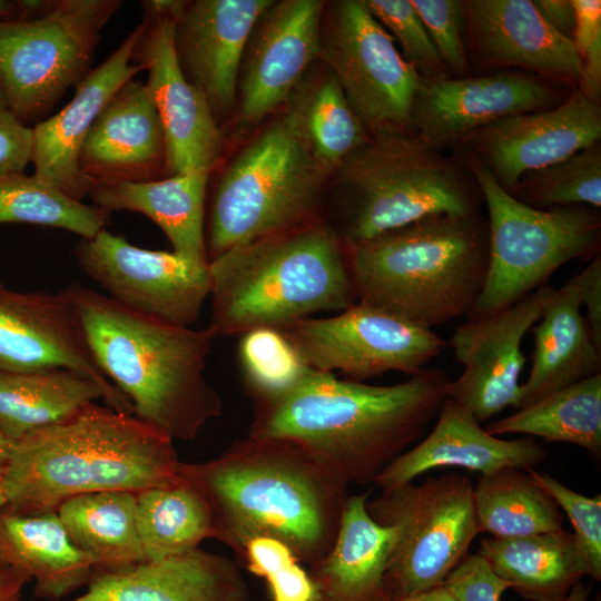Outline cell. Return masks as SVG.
<instances>
[{
    "mask_svg": "<svg viewBox=\"0 0 601 601\" xmlns=\"http://www.w3.org/2000/svg\"><path fill=\"white\" fill-rule=\"evenodd\" d=\"M179 474L206 499L216 540L239 558L256 536L275 538L309 568L331 550L349 484L327 463L287 439L250 436Z\"/></svg>",
    "mask_w": 601,
    "mask_h": 601,
    "instance_id": "cell-1",
    "label": "cell"
},
{
    "mask_svg": "<svg viewBox=\"0 0 601 601\" xmlns=\"http://www.w3.org/2000/svg\"><path fill=\"white\" fill-rule=\"evenodd\" d=\"M450 382L441 368L425 367L393 385L311 368L286 393L253 402L248 435L292 440L349 485L373 483L436 418Z\"/></svg>",
    "mask_w": 601,
    "mask_h": 601,
    "instance_id": "cell-2",
    "label": "cell"
},
{
    "mask_svg": "<svg viewBox=\"0 0 601 601\" xmlns=\"http://www.w3.org/2000/svg\"><path fill=\"white\" fill-rule=\"evenodd\" d=\"M63 290L93 359L138 420L174 441H190L221 416V397L205 375L216 338L208 327L159 319L79 283Z\"/></svg>",
    "mask_w": 601,
    "mask_h": 601,
    "instance_id": "cell-3",
    "label": "cell"
},
{
    "mask_svg": "<svg viewBox=\"0 0 601 601\" xmlns=\"http://www.w3.org/2000/svg\"><path fill=\"white\" fill-rule=\"evenodd\" d=\"M174 442L132 414L92 402L11 442L0 475L3 509L40 513L82 494L168 484L181 462Z\"/></svg>",
    "mask_w": 601,
    "mask_h": 601,
    "instance_id": "cell-4",
    "label": "cell"
},
{
    "mask_svg": "<svg viewBox=\"0 0 601 601\" xmlns=\"http://www.w3.org/2000/svg\"><path fill=\"white\" fill-rule=\"evenodd\" d=\"M214 336L283 329L357 299L346 247L318 217L288 230L229 248L209 260Z\"/></svg>",
    "mask_w": 601,
    "mask_h": 601,
    "instance_id": "cell-5",
    "label": "cell"
},
{
    "mask_svg": "<svg viewBox=\"0 0 601 601\" xmlns=\"http://www.w3.org/2000/svg\"><path fill=\"white\" fill-rule=\"evenodd\" d=\"M481 211L437 214L346 247L357 302L432 329L467 316L489 267Z\"/></svg>",
    "mask_w": 601,
    "mask_h": 601,
    "instance_id": "cell-6",
    "label": "cell"
},
{
    "mask_svg": "<svg viewBox=\"0 0 601 601\" xmlns=\"http://www.w3.org/2000/svg\"><path fill=\"white\" fill-rule=\"evenodd\" d=\"M333 174V228L345 247L427 216L479 213L484 204L463 160L412 131L371 137Z\"/></svg>",
    "mask_w": 601,
    "mask_h": 601,
    "instance_id": "cell-7",
    "label": "cell"
},
{
    "mask_svg": "<svg viewBox=\"0 0 601 601\" xmlns=\"http://www.w3.org/2000/svg\"><path fill=\"white\" fill-rule=\"evenodd\" d=\"M331 174L288 108L218 178L205 220L208 262L317 218Z\"/></svg>",
    "mask_w": 601,
    "mask_h": 601,
    "instance_id": "cell-8",
    "label": "cell"
},
{
    "mask_svg": "<svg viewBox=\"0 0 601 601\" xmlns=\"http://www.w3.org/2000/svg\"><path fill=\"white\" fill-rule=\"evenodd\" d=\"M452 151L475 178L487 209V274L466 319L489 317L546 286L568 262L600 255V210L588 206L532 208L501 188L472 156Z\"/></svg>",
    "mask_w": 601,
    "mask_h": 601,
    "instance_id": "cell-9",
    "label": "cell"
},
{
    "mask_svg": "<svg viewBox=\"0 0 601 601\" xmlns=\"http://www.w3.org/2000/svg\"><path fill=\"white\" fill-rule=\"evenodd\" d=\"M370 516L395 529L384 574L386 601H403L441 585L470 554L479 534L474 486L459 473L406 483L366 502Z\"/></svg>",
    "mask_w": 601,
    "mask_h": 601,
    "instance_id": "cell-10",
    "label": "cell"
},
{
    "mask_svg": "<svg viewBox=\"0 0 601 601\" xmlns=\"http://www.w3.org/2000/svg\"><path fill=\"white\" fill-rule=\"evenodd\" d=\"M119 0H57L37 20L0 22V88L26 126L39 122L88 75L100 30Z\"/></svg>",
    "mask_w": 601,
    "mask_h": 601,
    "instance_id": "cell-11",
    "label": "cell"
},
{
    "mask_svg": "<svg viewBox=\"0 0 601 601\" xmlns=\"http://www.w3.org/2000/svg\"><path fill=\"white\" fill-rule=\"evenodd\" d=\"M319 59L370 137L411 131L421 78L365 0L329 4L322 22Z\"/></svg>",
    "mask_w": 601,
    "mask_h": 601,
    "instance_id": "cell-12",
    "label": "cell"
},
{
    "mask_svg": "<svg viewBox=\"0 0 601 601\" xmlns=\"http://www.w3.org/2000/svg\"><path fill=\"white\" fill-rule=\"evenodd\" d=\"M279 331L308 367L358 382L387 372L413 375L449 346L432 329L361 302Z\"/></svg>",
    "mask_w": 601,
    "mask_h": 601,
    "instance_id": "cell-13",
    "label": "cell"
},
{
    "mask_svg": "<svg viewBox=\"0 0 601 601\" xmlns=\"http://www.w3.org/2000/svg\"><path fill=\"white\" fill-rule=\"evenodd\" d=\"M141 35L131 61L147 70L166 145V176L210 175L224 138L206 96L185 77L175 48V21L184 1H142Z\"/></svg>",
    "mask_w": 601,
    "mask_h": 601,
    "instance_id": "cell-14",
    "label": "cell"
},
{
    "mask_svg": "<svg viewBox=\"0 0 601 601\" xmlns=\"http://www.w3.org/2000/svg\"><path fill=\"white\" fill-rule=\"evenodd\" d=\"M73 256L83 273L108 292L107 296L173 324L196 323L209 297V263L140 248L106 228L79 240Z\"/></svg>",
    "mask_w": 601,
    "mask_h": 601,
    "instance_id": "cell-15",
    "label": "cell"
},
{
    "mask_svg": "<svg viewBox=\"0 0 601 601\" xmlns=\"http://www.w3.org/2000/svg\"><path fill=\"white\" fill-rule=\"evenodd\" d=\"M573 89L519 70L421 79L411 110V131L435 149L454 150L476 129L509 116L551 109Z\"/></svg>",
    "mask_w": 601,
    "mask_h": 601,
    "instance_id": "cell-16",
    "label": "cell"
},
{
    "mask_svg": "<svg viewBox=\"0 0 601 601\" xmlns=\"http://www.w3.org/2000/svg\"><path fill=\"white\" fill-rule=\"evenodd\" d=\"M554 289L541 287L489 317L466 319L453 331L447 344L463 372L450 382L447 397L480 423L509 406L520 408V376L526 362L521 344Z\"/></svg>",
    "mask_w": 601,
    "mask_h": 601,
    "instance_id": "cell-17",
    "label": "cell"
},
{
    "mask_svg": "<svg viewBox=\"0 0 601 601\" xmlns=\"http://www.w3.org/2000/svg\"><path fill=\"white\" fill-rule=\"evenodd\" d=\"M67 368L95 382L105 405L132 414L129 400L105 376L66 295L19 292L0 283V373Z\"/></svg>",
    "mask_w": 601,
    "mask_h": 601,
    "instance_id": "cell-18",
    "label": "cell"
},
{
    "mask_svg": "<svg viewBox=\"0 0 601 601\" xmlns=\"http://www.w3.org/2000/svg\"><path fill=\"white\" fill-rule=\"evenodd\" d=\"M601 139V102L578 88L560 105L509 116L469 135L454 150L472 156L506 193L525 173L536 170Z\"/></svg>",
    "mask_w": 601,
    "mask_h": 601,
    "instance_id": "cell-19",
    "label": "cell"
},
{
    "mask_svg": "<svg viewBox=\"0 0 601 601\" xmlns=\"http://www.w3.org/2000/svg\"><path fill=\"white\" fill-rule=\"evenodd\" d=\"M322 0L272 1L258 18L240 65L239 117L258 124L273 114L300 85L319 59Z\"/></svg>",
    "mask_w": 601,
    "mask_h": 601,
    "instance_id": "cell-20",
    "label": "cell"
},
{
    "mask_svg": "<svg viewBox=\"0 0 601 601\" xmlns=\"http://www.w3.org/2000/svg\"><path fill=\"white\" fill-rule=\"evenodd\" d=\"M472 70H519L578 87L581 63L572 40L555 32L531 0H462Z\"/></svg>",
    "mask_w": 601,
    "mask_h": 601,
    "instance_id": "cell-21",
    "label": "cell"
},
{
    "mask_svg": "<svg viewBox=\"0 0 601 601\" xmlns=\"http://www.w3.org/2000/svg\"><path fill=\"white\" fill-rule=\"evenodd\" d=\"M272 1H184L175 21L177 58L188 81L208 99L216 120L236 105L248 39Z\"/></svg>",
    "mask_w": 601,
    "mask_h": 601,
    "instance_id": "cell-22",
    "label": "cell"
},
{
    "mask_svg": "<svg viewBox=\"0 0 601 601\" xmlns=\"http://www.w3.org/2000/svg\"><path fill=\"white\" fill-rule=\"evenodd\" d=\"M78 166L93 187L167 177L164 131L146 83L131 79L110 98L82 142Z\"/></svg>",
    "mask_w": 601,
    "mask_h": 601,
    "instance_id": "cell-23",
    "label": "cell"
},
{
    "mask_svg": "<svg viewBox=\"0 0 601 601\" xmlns=\"http://www.w3.org/2000/svg\"><path fill=\"white\" fill-rule=\"evenodd\" d=\"M141 30L140 22L76 86L72 98L62 109L32 127L35 176L76 200L82 201L93 188L78 166L88 131L116 91L142 70L131 61Z\"/></svg>",
    "mask_w": 601,
    "mask_h": 601,
    "instance_id": "cell-24",
    "label": "cell"
},
{
    "mask_svg": "<svg viewBox=\"0 0 601 601\" xmlns=\"http://www.w3.org/2000/svg\"><path fill=\"white\" fill-rule=\"evenodd\" d=\"M545 456L546 450L531 437L503 440L487 433L446 397L428 435L387 464L373 483L387 492L435 467L456 466L489 475L508 467L534 469Z\"/></svg>",
    "mask_w": 601,
    "mask_h": 601,
    "instance_id": "cell-25",
    "label": "cell"
},
{
    "mask_svg": "<svg viewBox=\"0 0 601 601\" xmlns=\"http://www.w3.org/2000/svg\"><path fill=\"white\" fill-rule=\"evenodd\" d=\"M236 562L199 548L114 571H93L87 590L68 601H249Z\"/></svg>",
    "mask_w": 601,
    "mask_h": 601,
    "instance_id": "cell-26",
    "label": "cell"
},
{
    "mask_svg": "<svg viewBox=\"0 0 601 601\" xmlns=\"http://www.w3.org/2000/svg\"><path fill=\"white\" fill-rule=\"evenodd\" d=\"M530 332L534 346L528 380L521 384L520 408L601 373V349L581 313L574 275L554 289Z\"/></svg>",
    "mask_w": 601,
    "mask_h": 601,
    "instance_id": "cell-27",
    "label": "cell"
},
{
    "mask_svg": "<svg viewBox=\"0 0 601 601\" xmlns=\"http://www.w3.org/2000/svg\"><path fill=\"white\" fill-rule=\"evenodd\" d=\"M368 497L370 491L347 497L333 546L311 566L322 601H386L384 574L395 529L370 516Z\"/></svg>",
    "mask_w": 601,
    "mask_h": 601,
    "instance_id": "cell-28",
    "label": "cell"
},
{
    "mask_svg": "<svg viewBox=\"0 0 601 601\" xmlns=\"http://www.w3.org/2000/svg\"><path fill=\"white\" fill-rule=\"evenodd\" d=\"M0 564L35 580V594L58 601L87 587L93 565L71 542L56 510L16 514L0 510Z\"/></svg>",
    "mask_w": 601,
    "mask_h": 601,
    "instance_id": "cell-29",
    "label": "cell"
},
{
    "mask_svg": "<svg viewBox=\"0 0 601 601\" xmlns=\"http://www.w3.org/2000/svg\"><path fill=\"white\" fill-rule=\"evenodd\" d=\"M209 175H171L146 183L95 186L93 205L110 213L136 211L151 219L165 234L173 253L208 264L205 239V203Z\"/></svg>",
    "mask_w": 601,
    "mask_h": 601,
    "instance_id": "cell-30",
    "label": "cell"
},
{
    "mask_svg": "<svg viewBox=\"0 0 601 601\" xmlns=\"http://www.w3.org/2000/svg\"><path fill=\"white\" fill-rule=\"evenodd\" d=\"M477 554L529 601H562L590 574L573 533L563 529L521 538H484Z\"/></svg>",
    "mask_w": 601,
    "mask_h": 601,
    "instance_id": "cell-31",
    "label": "cell"
},
{
    "mask_svg": "<svg viewBox=\"0 0 601 601\" xmlns=\"http://www.w3.org/2000/svg\"><path fill=\"white\" fill-rule=\"evenodd\" d=\"M137 493L106 491L63 501L57 515L71 542L95 571H114L145 561L136 521Z\"/></svg>",
    "mask_w": 601,
    "mask_h": 601,
    "instance_id": "cell-32",
    "label": "cell"
},
{
    "mask_svg": "<svg viewBox=\"0 0 601 601\" xmlns=\"http://www.w3.org/2000/svg\"><path fill=\"white\" fill-rule=\"evenodd\" d=\"M99 398L105 401L102 390L72 370L0 373V432L17 441Z\"/></svg>",
    "mask_w": 601,
    "mask_h": 601,
    "instance_id": "cell-33",
    "label": "cell"
},
{
    "mask_svg": "<svg viewBox=\"0 0 601 601\" xmlns=\"http://www.w3.org/2000/svg\"><path fill=\"white\" fill-rule=\"evenodd\" d=\"M136 521L145 561L184 554L216 538L206 499L180 474L168 484L137 493Z\"/></svg>",
    "mask_w": 601,
    "mask_h": 601,
    "instance_id": "cell-34",
    "label": "cell"
},
{
    "mask_svg": "<svg viewBox=\"0 0 601 601\" xmlns=\"http://www.w3.org/2000/svg\"><path fill=\"white\" fill-rule=\"evenodd\" d=\"M492 435L520 433L601 453V373L490 423Z\"/></svg>",
    "mask_w": 601,
    "mask_h": 601,
    "instance_id": "cell-35",
    "label": "cell"
},
{
    "mask_svg": "<svg viewBox=\"0 0 601 601\" xmlns=\"http://www.w3.org/2000/svg\"><path fill=\"white\" fill-rule=\"evenodd\" d=\"M479 533L493 538H521L563 529L555 501L526 470L508 467L482 475L474 486Z\"/></svg>",
    "mask_w": 601,
    "mask_h": 601,
    "instance_id": "cell-36",
    "label": "cell"
},
{
    "mask_svg": "<svg viewBox=\"0 0 601 601\" xmlns=\"http://www.w3.org/2000/svg\"><path fill=\"white\" fill-rule=\"evenodd\" d=\"M288 102L314 151L332 174L371 138L328 69L309 86L297 88Z\"/></svg>",
    "mask_w": 601,
    "mask_h": 601,
    "instance_id": "cell-37",
    "label": "cell"
},
{
    "mask_svg": "<svg viewBox=\"0 0 601 601\" xmlns=\"http://www.w3.org/2000/svg\"><path fill=\"white\" fill-rule=\"evenodd\" d=\"M109 214L68 196L37 176L0 177V224L24 223L61 228L90 239L105 228Z\"/></svg>",
    "mask_w": 601,
    "mask_h": 601,
    "instance_id": "cell-38",
    "label": "cell"
},
{
    "mask_svg": "<svg viewBox=\"0 0 601 601\" xmlns=\"http://www.w3.org/2000/svg\"><path fill=\"white\" fill-rule=\"evenodd\" d=\"M509 194L536 209L588 206L600 210L601 142L525 173Z\"/></svg>",
    "mask_w": 601,
    "mask_h": 601,
    "instance_id": "cell-39",
    "label": "cell"
},
{
    "mask_svg": "<svg viewBox=\"0 0 601 601\" xmlns=\"http://www.w3.org/2000/svg\"><path fill=\"white\" fill-rule=\"evenodd\" d=\"M237 356L245 390L253 402L286 393L311 370L284 333L275 328L242 334Z\"/></svg>",
    "mask_w": 601,
    "mask_h": 601,
    "instance_id": "cell-40",
    "label": "cell"
},
{
    "mask_svg": "<svg viewBox=\"0 0 601 601\" xmlns=\"http://www.w3.org/2000/svg\"><path fill=\"white\" fill-rule=\"evenodd\" d=\"M238 559L266 581L273 601H322L311 573L284 542L270 536L253 538Z\"/></svg>",
    "mask_w": 601,
    "mask_h": 601,
    "instance_id": "cell-41",
    "label": "cell"
},
{
    "mask_svg": "<svg viewBox=\"0 0 601 601\" xmlns=\"http://www.w3.org/2000/svg\"><path fill=\"white\" fill-rule=\"evenodd\" d=\"M371 13L397 42L422 80L450 78L411 0H365Z\"/></svg>",
    "mask_w": 601,
    "mask_h": 601,
    "instance_id": "cell-42",
    "label": "cell"
},
{
    "mask_svg": "<svg viewBox=\"0 0 601 601\" xmlns=\"http://www.w3.org/2000/svg\"><path fill=\"white\" fill-rule=\"evenodd\" d=\"M569 516L573 535L589 568V577L601 580V495L589 497L534 469L526 470Z\"/></svg>",
    "mask_w": 601,
    "mask_h": 601,
    "instance_id": "cell-43",
    "label": "cell"
},
{
    "mask_svg": "<svg viewBox=\"0 0 601 601\" xmlns=\"http://www.w3.org/2000/svg\"><path fill=\"white\" fill-rule=\"evenodd\" d=\"M451 78L473 75L465 40L462 0H411Z\"/></svg>",
    "mask_w": 601,
    "mask_h": 601,
    "instance_id": "cell-44",
    "label": "cell"
},
{
    "mask_svg": "<svg viewBox=\"0 0 601 601\" xmlns=\"http://www.w3.org/2000/svg\"><path fill=\"white\" fill-rule=\"evenodd\" d=\"M575 27L572 42L581 63L578 89L601 102V1L572 0Z\"/></svg>",
    "mask_w": 601,
    "mask_h": 601,
    "instance_id": "cell-45",
    "label": "cell"
},
{
    "mask_svg": "<svg viewBox=\"0 0 601 601\" xmlns=\"http://www.w3.org/2000/svg\"><path fill=\"white\" fill-rule=\"evenodd\" d=\"M442 584L459 601H501L503 592L512 588L477 553L469 554Z\"/></svg>",
    "mask_w": 601,
    "mask_h": 601,
    "instance_id": "cell-46",
    "label": "cell"
},
{
    "mask_svg": "<svg viewBox=\"0 0 601 601\" xmlns=\"http://www.w3.org/2000/svg\"><path fill=\"white\" fill-rule=\"evenodd\" d=\"M33 129L9 109H0V177L23 173L31 162Z\"/></svg>",
    "mask_w": 601,
    "mask_h": 601,
    "instance_id": "cell-47",
    "label": "cell"
},
{
    "mask_svg": "<svg viewBox=\"0 0 601 601\" xmlns=\"http://www.w3.org/2000/svg\"><path fill=\"white\" fill-rule=\"evenodd\" d=\"M580 293L584 321L594 344L601 349V256H597L574 274Z\"/></svg>",
    "mask_w": 601,
    "mask_h": 601,
    "instance_id": "cell-48",
    "label": "cell"
},
{
    "mask_svg": "<svg viewBox=\"0 0 601 601\" xmlns=\"http://www.w3.org/2000/svg\"><path fill=\"white\" fill-rule=\"evenodd\" d=\"M540 16L560 36L572 40L575 11L572 0H533Z\"/></svg>",
    "mask_w": 601,
    "mask_h": 601,
    "instance_id": "cell-49",
    "label": "cell"
},
{
    "mask_svg": "<svg viewBox=\"0 0 601 601\" xmlns=\"http://www.w3.org/2000/svg\"><path fill=\"white\" fill-rule=\"evenodd\" d=\"M29 581L26 574L0 564V601H19L22 589Z\"/></svg>",
    "mask_w": 601,
    "mask_h": 601,
    "instance_id": "cell-50",
    "label": "cell"
},
{
    "mask_svg": "<svg viewBox=\"0 0 601 601\" xmlns=\"http://www.w3.org/2000/svg\"><path fill=\"white\" fill-rule=\"evenodd\" d=\"M20 20H37L49 14L55 8L57 0H16Z\"/></svg>",
    "mask_w": 601,
    "mask_h": 601,
    "instance_id": "cell-51",
    "label": "cell"
},
{
    "mask_svg": "<svg viewBox=\"0 0 601 601\" xmlns=\"http://www.w3.org/2000/svg\"><path fill=\"white\" fill-rule=\"evenodd\" d=\"M403 601H459L443 584L428 589Z\"/></svg>",
    "mask_w": 601,
    "mask_h": 601,
    "instance_id": "cell-52",
    "label": "cell"
},
{
    "mask_svg": "<svg viewBox=\"0 0 601 601\" xmlns=\"http://www.w3.org/2000/svg\"><path fill=\"white\" fill-rule=\"evenodd\" d=\"M20 20V11L16 0H0V22Z\"/></svg>",
    "mask_w": 601,
    "mask_h": 601,
    "instance_id": "cell-53",
    "label": "cell"
},
{
    "mask_svg": "<svg viewBox=\"0 0 601 601\" xmlns=\"http://www.w3.org/2000/svg\"><path fill=\"white\" fill-rule=\"evenodd\" d=\"M590 594V588L583 583H578L562 601H587Z\"/></svg>",
    "mask_w": 601,
    "mask_h": 601,
    "instance_id": "cell-54",
    "label": "cell"
},
{
    "mask_svg": "<svg viewBox=\"0 0 601 601\" xmlns=\"http://www.w3.org/2000/svg\"><path fill=\"white\" fill-rule=\"evenodd\" d=\"M11 442L0 432V475L8 462Z\"/></svg>",
    "mask_w": 601,
    "mask_h": 601,
    "instance_id": "cell-55",
    "label": "cell"
},
{
    "mask_svg": "<svg viewBox=\"0 0 601 601\" xmlns=\"http://www.w3.org/2000/svg\"><path fill=\"white\" fill-rule=\"evenodd\" d=\"M4 504H6V497H4L2 483H1V479H0V510L4 506Z\"/></svg>",
    "mask_w": 601,
    "mask_h": 601,
    "instance_id": "cell-56",
    "label": "cell"
},
{
    "mask_svg": "<svg viewBox=\"0 0 601 601\" xmlns=\"http://www.w3.org/2000/svg\"><path fill=\"white\" fill-rule=\"evenodd\" d=\"M0 109H8V105H7V101H6V98L3 96L1 88H0Z\"/></svg>",
    "mask_w": 601,
    "mask_h": 601,
    "instance_id": "cell-57",
    "label": "cell"
}]
</instances>
